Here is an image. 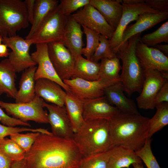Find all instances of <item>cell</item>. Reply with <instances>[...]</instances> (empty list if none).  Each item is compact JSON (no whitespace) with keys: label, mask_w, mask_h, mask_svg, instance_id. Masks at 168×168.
I'll return each instance as SVG.
<instances>
[{"label":"cell","mask_w":168,"mask_h":168,"mask_svg":"<svg viewBox=\"0 0 168 168\" xmlns=\"http://www.w3.org/2000/svg\"><path fill=\"white\" fill-rule=\"evenodd\" d=\"M8 47L4 43L0 44V57H6L8 56L9 53Z\"/></svg>","instance_id":"45"},{"label":"cell","mask_w":168,"mask_h":168,"mask_svg":"<svg viewBox=\"0 0 168 168\" xmlns=\"http://www.w3.org/2000/svg\"><path fill=\"white\" fill-rule=\"evenodd\" d=\"M35 0H25L24 2L26 5L29 23H33L35 11Z\"/></svg>","instance_id":"43"},{"label":"cell","mask_w":168,"mask_h":168,"mask_svg":"<svg viewBox=\"0 0 168 168\" xmlns=\"http://www.w3.org/2000/svg\"><path fill=\"white\" fill-rule=\"evenodd\" d=\"M90 3V0H61L58 4L63 14L68 16Z\"/></svg>","instance_id":"39"},{"label":"cell","mask_w":168,"mask_h":168,"mask_svg":"<svg viewBox=\"0 0 168 168\" xmlns=\"http://www.w3.org/2000/svg\"><path fill=\"white\" fill-rule=\"evenodd\" d=\"M121 3L128 5H134L145 3V0H119Z\"/></svg>","instance_id":"46"},{"label":"cell","mask_w":168,"mask_h":168,"mask_svg":"<svg viewBox=\"0 0 168 168\" xmlns=\"http://www.w3.org/2000/svg\"><path fill=\"white\" fill-rule=\"evenodd\" d=\"M25 131L39 132L47 134H51V133L47 129L41 128H32L27 127H13L0 124V139L5 138L8 136H10L13 134Z\"/></svg>","instance_id":"38"},{"label":"cell","mask_w":168,"mask_h":168,"mask_svg":"<svg viewBox=\"0 0 168 168\" xmlns=\"http://www.w3.org/2000/svg\"><path fill=\"white\" fill-rule=\"evenodd\" d=\"M58 3V1L56 0H35L33 21L26 40L31 37Z\"/></svg>","instance_id":"27"},{"label":"cell","mask_w":168,"mask_h":168,"mask_svg":"<svg viewBox=\"0 0 168 168\" xmlns=\"http://www.w3.org/2000/svg\"><path fill=\"white\" fill-rule=\"evenodd\" d=\"M26 5L21 0H0V35L12 37L29 25Z\"/></svg>","instance_id":"5"},{"label":"cell","mask_w":168,"mask_h":168,"mask_svg":"<svg viewBox=\"0 0 168 168\" xmlns=\"http://www.w3.org/2000/svg\"><path fill=\"white\" fill-rule=\"evenodd\" d=\"M109 151L82 157L78 168H107Z\"/></svg>","instance_id":"33"},{"label":"cell","mask_w":168,"mask_h":168,"mask_svg":"<svg viewBox=\"0 0 168 168\" xmlns=\"http://www.w3.org/2000/svg\"><path fill=\"white\" fill-rule=\"evenodd\" d=\"M45 101L35 94L31 101L26 103L5 102L0 100V107L9 115L25 122L32 121L40 124H48V114L44 110Z\"/></svg>","instance_id":"7"},{"label":"cell","mask_w":168,"mask_h":168,"mask_svg":"<svg viewBox=\"0 0 168 168\" xmlns=\"http://www.w3.org/2000/svg\"><path fill=\"white\" fill-rule=\"evenodd\" d=\"M135 53L143 69L152 68L161 72H168V58L158 49L147 46L140 39L136 44Z\"/></svg>","instance_id":"16"},{"label":"cell","mask_w":168,"mask_h":168,"mask_svg":"<svg viewBox=\"0 0 168 168\" xmlns=\"http://www.w3.org/2000/svg\"><path fill=\"white\" fill-rule=\"evenodd\" d=\"M117 57V53L113 51L111 47L110 40L105 36L100 34L99 44L91 60L98 62L99 60L104 58Z\"/></svg>","instance_id":"34"},{"label":"cell","mask_w":168,"mask_h":168,"mask_svg":"<svg viewBox=\"0 0 168 168\" xmlns=\"http://www.w3.org/2000/svg\"><path fill=\"white\" fill-rule=\"evenodd\" d=\"M63 81L68 86L72 93L84 100L104 96L105 88L115 83L107 82L100 80L89 81L79 78H72Z\"/></svg>","instance_id":"13"},{"label":"cell","mask_w":168,"mask_h":168,"mask_svg":"<svg viewBox=\"0 0 168 168\" xmlns=\"http://www.w3.org/2000/svg\"><path fill=\"white\" fill-rule=\"evenodd\" d=\"M144 79L140 95L137 98L138 107L144 110H153L157 94L168 79L162 72L152 68L144 69Z\"/></svg>","instance_id":"9"},{"label":"cell","mask_w":168,"mask_h":168,"mask_svg":"<svg viewBox=\"0 0 168 168\" xmlns=\"http://www.w3.org/2000/svg\"><path fill=\"white\" fill-rule=\"evenodd\" d=\"M84 101L83 116L84 121L97 119L109 120L121 112L108 102L105 96Z\"/></svg>","instance_id":"17"},{"label":"cell","mask_w":168,"mask_h":168,"mask_svg":"<svg viewBox=\"0 0 168 168\" xmlns=\"http://www.w3.org/2000/svg\"><path fill=\"white\" fill-rule=\"evenodd\" d=\"M81 26L71 15L67 16L61 41L69 50L75 60L82 55L83 32Z\"/></svg>","instance_id":"20"},{"label":"cell","mask_w":168,"mask_h":168,"mask_svg":"<svg viewBox=\"0 0 168 168\" xmlns=\"http://www.w3.org/2000/svg\"><path fill=\"white\" fill-rule=\"evenodd\" d=\"M168 18V12L157 13L146 12L139 15L135 23L128 26L124 31L117 52L119 48L125 44L131 37L141 33Z\"/></svg>","instance_id":"18"},{"label":"cell","mask_w":168,"mask_h":168,"mask_svg":"<svg viewBox=\"0 0 168 168\" xmlns=\"http://www.w3.org/2000/svg\"><path fill=\"white\" fill-rule=\"evenodd\" d=\"M84 101L70 92H66L65 106L74 133L84 121L83 118Z\"/></svg>","instance_id":"26"},{"label":"cell","mask_w":168,"mask_h":168,"mask_svg":"<svg viewBox=\"0 0 168 168\" xmlns=\"http://www.w3.org/2000/svg\"><path fill=\"white\" fill-rule=\"evenodd\" d=\"M16 73L3 60L0 62V96L5 94L8 97L15 99L17 91Z\"/></svg>","instance_id":"28"},{"label":"cell","mask_w":168,"mask_h":168,"mask_svg":"<svg viewBox=\"0 0 168 168\" xmlns=\"http://www.w3.org/2000/svg\"><path fill=\"white\" fill-rule=\"evenodd\" d=\"M48 110V120L54 135L66 139H73L74 132L65 106H60L45 101Z\"/></svg>","instance_id":"12"},{"label":"cell","mask_w":168,"mask_h":168,"mask_svg":"<svg viewBox=\"0 0 168 168\" xmlns=\"http://www.w3.org/2000/svg\"><path fill=\"white\" fill-rule=\"evenodd\" d=\"M0 122L3 124L10 127L22 126L30 127L31 125L28 122H23L8 115L0 107Z\"/></svg>","instance_id":"40"},{"label":"cell","mask_w":168,"mask_h":168,"mask_svg":"<svg viewBox=\"0 0 168 168\" xmlns=\"http://www.w3.org/2000/svg\"><path fill=\"white\" fill-rule=\"evenodd\" d=\"M140 40L142 42L149 47H154L162 42L168 43V21L163 23L154 31L145 34Z\"/></svg>","instance_id":"32"},{"label":"cell","mask_w":168,"mask_h":168,"mask_svg":"<svg viewBox=\"0 0 168 168\" xmlns=\"http://www.w3.org/2000/svg\"><path fill=\"white\" fill-rule=\"evenodd\" d=\"M124 91L121 82H119L106 87L104 96L108 102L121 112L140 114L133 101L125 95Z\"/></svg>","instance_id":"21"},{"label":"cell","mask_w":168,"mask_h":168,"mask_svg":"<svg viewBox=\"0 0 168 168\" xmlns=\"http://www.w3.org/2000/svg\"><path fill=\"white\" fill-rule=\"evenodd\" d=\"M37 67L31 66L22 72L19 83V89L15 98V103L30 102L35 95V75Z\"/></svg>","instance_id":"24"},{"label":"cell","mask_w":168,"mask_h":168,"mask_svg":"<svg viewBox=\"0 0 168 168\" xmlns=\"http://www.w3.org/2000/svg\"><path fill=\"white\" fill-rule=\"evenodd\" d=\"M132 165L133 168H144L142 162L135 163Z\"/></svg>","instance_id":"49"},{"label":"cell","mask_w":168,"mask_h":168,"mask_svg":"<svg viewBox=\"0 0 168 168\" xmlns=\"http://www.w3.org/2000/svg\"><path fill=\"white\" fill-rule=\"evenodd\" d=\"M100 64L99 80L110 83L121 82L119 73L122 66L118 57L103 59Z\"/></svg>","instance_id":"29"},{"label":"cell","mask_w":168,"mask_h":168,"mask_svg":"<svg viewBox=\"0 0 168 168\" xmlns=\"http://www.w3.org/2000/svg\"><path fill=\"white\" fill-rule=\"evenodd\" d=\"M145 3L158 12H168V0H145Z\"/></svg>","instance_id":"41"},{"label":"cell","mask_w":168,"mask_h":168,"mask_svg":"<svg viewBox=\"0 0 168 168\" xmlns=\"http://www.w3.org/2000/svg\"><path fill=\"white\" fill-rule=\"evenodd\" d=\"M100 66V63L80 55L75 60L72 78H79L89 81L98 80Z\"/></svg>","instance_id":"25"},{"label":"cell","mask_w":168,"mask_h":168,"mask_svg":"<svg viewBox=\"0 0 168 168\" xmlns=\"http://www.w3.org/2000/svg\"><path fill=\"white\" fill-rule=\"evenodd\" d=\"M141 37V33L133 36L117 53L122 62L121 82L124 91L129 95L135 92L140 93L144 79V69L135 53L136 44Z\"/></svg>","instance_id":"4"},{"label":"cell","mask_w":168,"mask_h":168,"mask_svg":"<svg viewBox=\"0 0 168 168\" xmlns=\"http://www.w3.org/2000/svg\"><path fill=\"white\" fill-rule=\"evenodd\" d=\"M90 4L98 10L114 31L123 12L119 0H90Z\"/></svg>","instance_id":"22"},{"label":"cell","mask_w":168,"mask_h":168,"mask_svg":"<svg viewBox=\"0 0 168 168\" xmlns=\"http://www.w3.org/2000/svg\"><path fill=\"white\" fill-rule=\"evenodd\" d=\"M123 12L118 25L110 40L111 47L116 53L119 45L124 31L129 23L136 21L140 14L146 12L158 13L145 3L128 5L122 4Z\"/></svg>","instance_id":"15"},{"label":"cell","mask_w":168,"mask_h":168,"mask_svg":"<svg viewBox=\"0 0 168 168\" xmlns=\"http://www.w3.org/2000/svg\"><path fill=\"white\" fill-rule=\"evenodd\" d=\"M82 157L73 139L40 133L24 159L27 168H78Z\"/></svg>","instance_id":"1"},{"label":"cell","mask_w":168,"mask_h":168,"mask_svg":"<svg viewBox=\"0 0 168 168\" xmlns=\"http://www.w3.org/2000/svg\"><path fill=\"white\" fill-rule=\"evenodd\" d=\"M81 26L86 39V45L85 48H82V55H84L86 59L91 60L99 44L100 34L84 26Z\"/></svg>","instance_id":"35"},{"label":"cell","mask_w":168,"mask_h":168,"mask_svg":"<svg viewBox=\"0 0 168 168\" xmlns=\"http://www.w3.org/2000/svg\"><path fill=\"white\" fill-rule=\"evenodd\" d=\"M3 40V37L0 35V44H2Z\"/></svg>","instance_id":"50"},{"label":"cell","mask_w":168,"mask_h":168,"mask_svg":"<svg viewBox=\"0 0 168 168\" xmlns=\"http://www.w3.org/2000/svg\"><path fill=\"white\" fill-rule=\"evenodd\" d=\"M11 168H27L25 159H24L18 161H13Z\"/></svg>","instance_id":"47"},{"label":"cell","mask_w":168,"mask_h":168,"mask_svg":"<svg viewBox=\"0 0 168 168\" xmlns=\"http://www.w3.org/2000/svg\"><path fill=\"white\" fill-rule=\"evenodd\" d=\"M149 119L140 114L120 112L108 120L113 146L135 152L140 150L147 138Z\"/></svg>","instance_id":"2"},{"label":"cell","mask_w":168,"mask_h":168,"mask_svg":"<svg viewBox=\"0 0 168 168\" xmlns=\"http://www.w3.org/2000/svg\"><path fill=\"white\" fill-rule=\"evenodd\" d=\"M67 19V16L63 14L58 4L28 40L32 44L61 41Z\"/></svg>","instance_id":"6"},{"label":"cell","mask_w":168,"mask_h":168,"mask_svg":"<svg viewBox=\"0 0 168 168\" xmlns=\"http://www.w3.org/2000/svg\"><path fill=\"white\" fill-rule=\"evenodd\" d=\"M13 162L0 151V168H11Z\"/></svg>","instance_id":"44"},{"label":"cell","mask_w":168,"mask_h":168,"mask_svg":"<svg viewBox=\"0 0 168 168\" xmlns=\"http://www.w3.org/2000/svg\"><path fill=\"white\" fill-rule=\"evenodd\" d=\"M40 133L33 132L25 134L17 133L11 134L10 138L26 153L30 150Z\"/></svg>","instance_id":"37"},{"label":"cell","mask_w":168,"mask_h":168,"mask_svg":"<svg viewBox=\"0 0 168 168\" xmlns=\"http://www.w3.org/2000/svg\"><path fill=\"white\" fill-rule=\"evenodd\" d=\"M73 140L82 157L107 152L113 146L108 121L104 119L84 121Z\"/></svg>","instance_id":"3"},{"label":"cell","mask_w":168,"mask_h":168,"mask_svg":"<svg viewBox=\"0 0 168 168\" xmlns=\"http://www.w3.org/2000/svg\"><path fill=\"white\" fill-rule=\"evenodd\" d=\"M164 102H168V81H166L158 92L155 99L156 105Z\"/></svg>","instance_id":"42"},{"label":"cell","mask_w":168,"mask_h":168,"mask_svg":"<svg viewBox=\"0 0 168 168\" xmlns=\"http://www.w3.org/2000/svg\"><path fill=\"white\" fill-rule=\"evenodd\" d=\"M154 47L155 48L164 51L165 53L168 54V44H158Z\"/></svg>","instance_id":"48"},{"label":"cell","mask_w":168,"mask_h":168,"mask_svg":"<svg viewBox=\"0 0 168 168\" xmlns=\"http://www.w3.org/2000/svg\"><path fill=\"white\" fill-rule=\"evenodd\" d=\"M0 151L13 161L25 158L26 152L10 138L0 139Z\"/></svg>","instance_id":"31"},{"label":"cell","mask_w":168,"mask_h":168,"mask_svg":"<svg viewBox=\"0 0 168 168\" xmlns=\"http://www.w3.org/2000/svg\"><path fill=\"white\" fill-rule=\"evenodd\" d=\"M109 152L107 168H129L134 163L142 162L135 152L121 146H113Z\"/></svg>","instance_id":"23"},{"label":"cell","mask_w":168,"mask_h":168,"mask_svg":"<svg viewBox=\"0 0 168 168\" xmlns=\"http://www.w3.org/2000/svg\"><path fill=\"white\" fill-rule=\"evenodd\" d=\"M36 50L31 55L38 66L35 75V80L42 78L52 80L59 84L66 92H70L68 86L58 77L49 59L47 44H36Z\"/></svg>","instance_id":"14"},{"label":"cell","mask_w":168,"mask_h":168,"mask_svg":"<svg viewBox=\"0 0 168 168\" xmlns=\"http://www.w3.org/2000/svg\"><path fill=\"white\" fill-rule=\"evenodd\" d=\"M72 16L81 26L95 31L110 40L114 30L95 7L88 4Z\"/></svg>","instance_id":"11"},{"label":"cell","mask_w":168,"mask_h":168,"mask_svg":"<svg viewBox=\"0 0 168 168\" xmlns=\"http://www.w3.org/2000/svg\"><path fill=\"white\" fill-rule=\"evenodd\" d=\"M151 142V138H147L142 147L135 152L147 168H161L152 151Z\"/></svg>","instance_id":"36"},{"label":"cell","mask_w":168,"mask_h":168,"mask_svg":"<svg viewBox=\"0 0 168 168\" xmlns=\"http://www.w3.org/2000/svg\"><path fill=\"white\" fill-rule=\"evenodd\" d=\"M49 59L58 77L63 81L72 78L75 60L62 41L47 44Z\"/></svg>","instance_id":"10"},{"label":"cell","mask_w":168,"mask_h":168,"mask_svg":"<svg viewBox=\"0 0 168 168\" xmlns=\"http://www.w3.org/2000/svg\"><path fill=\"white\" fill-rule=\"evenodd\" d=\"M155 108V114L149 120L147 138H151L154 133L168 124V102L157 104Z\"/></svg>","instance_id":"30"},{"label":"cell","mask_w":168,"mask_h":168,"mask_svg":"<svg viewBox=\"0 0 168 168\" xmlns=\"http://www.w3.org/2000/svg\"><path fill=\"white\" fill-rule=\"evenodd\" d=\"M35 93L45 102L60 106H65L66 92L59 84L52 80L45 78L36 80Z\"/></svg>","instance_id":"19"},{"label":"cell","mask_w":168,"mask_h":168,"mask_svg":"<svg viewBox=\"0 0 168 168\" xmlns=\"http://www.w3.org/2000/svg\"><path fill=\"white\" fill-rule=\"evenodd\" d=\"M2 42L10 48L8 58L4 60L16 72H23L37 64L32 59L29 51L32 45L29 41L19 36L3 37Z\"/></svg>","instance_id":"8"}]
</instances>
